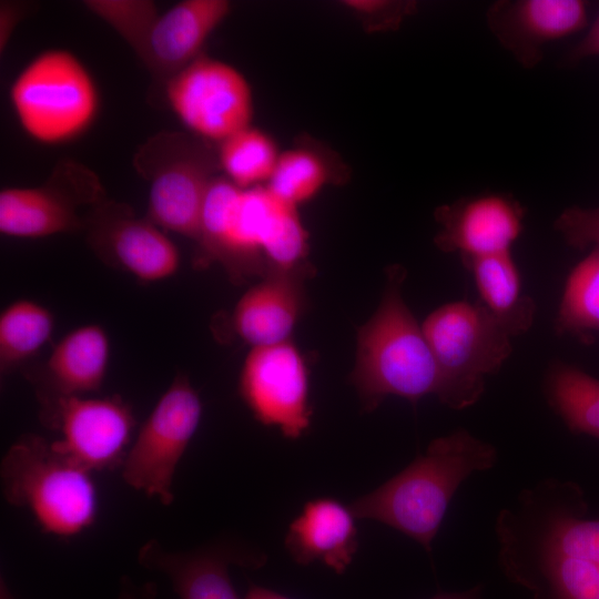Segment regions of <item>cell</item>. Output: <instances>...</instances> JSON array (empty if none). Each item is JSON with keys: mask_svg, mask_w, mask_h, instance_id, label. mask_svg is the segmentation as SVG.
Here are the masks:
<instances>
[{"mask_svg": "<svg viewBox=\"0 0 599 599\" xmlns=\"http://www.w3.org/2000/svg\"><path fill=\"white\" fill-rule=\"evenodd\" d=\"M497 460L494 445L457 428L432 440L408 466L349 507L357 519L389 526L429 552L460 485Z\"/></svg>", "mask_w": 599, "mask_h": 599, "instance_id": "1", "label": "cell"}, {"mask_svg": "<svg viewBox=\"0 0 599 599\" xmlns=\"http://www.w3.org/2000/svg\"><path fill=\"white\" fill-rule=\"evenodd\" d=\"M405 276L400 265L387 270L380 303L357 333L351 382L366 412L376 409L388 396L415 405L439 390L434 355L402 295Z\"/></svg>", "mask_w": 599, "mask_h": 599, "instance_id": "2", "label": "cell"}, {"mask_svg": "<svg viewBox=\"0 0 599 599\" xmlns=\"http://www.w3.org/2000/svg\"><path fill=\"white\" fill-rule=\"evenodd\" d=\"M0 474L4 499L27 509L44 532L73 537L94 524L99 501L93 473L42 436L26 434L16 440Z\"/></svg>", "mask_w": 599, "mask_h": 599, "instance_id": "3", "label": "cell"}, {"mask_svg": "<svg viewBox=\"0 0 599 599\" xmlns=\"http://www.w3.org/2000/svg\"><path fill=\"white\" fill-rule=\"evenodd\" d=\"M438 374L437 398L461 410L476 404L486 378L512 352L511 336L478 302L454 301L434 309L422 324Z\"/></svg>", "mask_w": 599, "mask_h": 599, "instance_id": "4", "label": "cell"}, {"mask_svg": "<svg viewBox=\"0 0 599 599\" xmlns=\"http://www.w3.org/2000/svg\"><path fill=\"white\" fill-rule=\"evenodd\" d=\"M132 165L149 184L148 217L197 242L207 193L221 172L216 148L190 132L162 130L138 148Z\"/></svg>", "mask_w": 599, "mask_h": 599, "instance_id": "5", "label": "cell"}, {"mask_svg": "<svg viewBox=\"0 0 599 599\" xmlns=\"http://www.w3.org/2000/svg\"><path fill=\"white\" fill-rule=\"evenodd\" d=\"M495 534L501 571L532 599H599V564L580 556L548 517L504 512Z\"/></svg>", "mask_w": 599, "mask_h": 599, "instance_id": "6", "label": "cell"}, {"mask_svg": "<svg viewBox=\"0 0 599 599\" xmlns=\"http://www.w3.org/2000/svg\"><path fill=\"white\" fill-rule=\"evenodd\" d=\"M10 101L23 131L49 145L82 135L93 124L100 104L91 73L65 49L34 57L12 82Z\"/></svg>", "mask_w": 599, "mask_h": 599, "instance_id": "7", "label": "cell"}, {"mask_svg": "<svg viewBox=\"0 0 599 599\" xmlns=\"http://www.w3.org/2000/svg\"><path fill=\"white\" fill-rule=\"evenodd\" d=\"M201 397L189 378L176 375L131 443L121 466L131 488L169 506L177 466L202 418Z\"/></svg>", "mask_w": 599, "mask_h": 599, "instance_id": "8", "label": "cell"}, {"mask_svg": "<svg viewBox=\"0 0 599 599\" xmlns=\"http://www.w3.org/2000/svg\"><path fill=\"white\" fill-rule=\"evenodd\" d=\"M106 199L98 174L64 158L39 186L0 192V232L10 237L41 238L83 231L87 212Z\"/></svg>", "mask_w": 599, "mask_h": 599, "instance_id": "9", "label": "cell"}, {"mask_svg": "<svg viewBox=\"0 0 599 599\" xmlns=\"http://www.w3.org/2000/svg\"><path fill=\"white\" fill-rule=\"evenodd\" d=\"M267 192L264 185L240 189L217 175L209 190L197 240L200 265L217 263L240 282L267 274L264 257Z\"/></svg>", "mask_w": 599, "mask_h": 599, "instance_id": "10", "label": "cell"}, {"mask_svg": "<svg viewBox=\"0 0 599 599\" xmlns=\"http://www.w3.org/2000/svg\"><path fill=\"white\" fill-rule=\"evenodd\" d=\"M174 114L190 133L219 144L252 125L254 99L246 77L234 65L201 54L164 85Z\"/></svg>", "mask_w": 599, "mask_h": 599, "instance_id": "11", "label": "cell"}, {"mask_svg": "<svg viewBox=\"0 0 599 599\" xmlns=\"http://www.w3.org/2000/svg\"><path fill=\"white\" fill-rule=\"evenodd\" d=\"M238 393L257 422L276 427L288 439L301 438L311 427L308 368L291 341L252 347L241 369Z\"/></svg>", "mask_w": 599, "mask_h": 599, "instance_id": "12", "label": "cell"}, {"mask_svg": "<svg viewBox=\"0 0 599 599\" xmlns=\"http://www.w3.org/2000/svg\"><path fill=\"white\" fill-rule=\"evenodd\" d=\"M41 419L60 434L53 446L92 473L122 466L135 427L120 396L62 398Z\"/></svg>", "mask_w": 599, "mask_h": 599, "instance_id": "13", "label": "cell"}, {"mask_svg": "<svg viewBox=\"0 0 599 599\" xmlns=\"http://www.w3.org/2000/svg\"><path fill=\"white\" fill-rule=\"evenodd\" d=\"M83 231L100 260L139 281H164L180 267L176 245L149 217L136 216L126 203L105 199L94 205L85 214Z\"/></svg>", "mask_w": 599, "mask_h": 599, "instance_id": "14", "label": "cell"}, {"mask_svg": "<svg viewBox=\"0 0 599 599\" xmlns=\"http://www.w3.org/2000/svg\"><path fill=\"white\" fill-rule=\"evenodd\" d=\"M526 209L512 196L488 193L461 197L434 212L435 245L461 260L511 252L524 230Z\"/></svg>", "mask_w": 599, "mask_h": 599, "instance_id": "15", "label": "cell"}, {"mask_svg": "<svg viewBox=\"0 0 599 599\" xmlns=\"http://www.w3.org/2000/svg\"><path fill=\"white\" fill-rule=\"evenodd\" d=\"M491 33L524 67H536L544 48L581 30L588 19L581 0H502L486 13Z\"/></svg>", "mask_w": 599, "mask_h": 599, "instance_id": "16", "label": "cell"}, {"mask_svg": "<svg viewBox=\"0 0 599 599\" xmlns=\"http://www.w3.org/2000/svg\"><path fill=\"white\" fill-rule=\"evenodd\" d=\"M138 562L164 575L180 599H240L230 567H258L263 557L229 542L181 551L166 549L151 539L140 547Z\"/></svg>", "mask_w": 599, "mask_h": 599, "instance_id": "17", "label": "cell"}, {"mask_svg": "<svg viewBox=\"0 0 599 599\" xmlns=\"http://www.w3.org/2000/svg\"><path fill=\"white\" fill-rule=\"evenodd\" d=\"M231 10L229 0H183L160 14L140 59L155 83L164 88L203 54L204 44Z\"/></svg>", "mask_w": 599, "mask_h": 599, "instance_id": "18", "label": "cell"}, {"mask_svg": "<svg viewBox=\"0 0 599 599\" xmlns=\"http://www.w3.org/2000/svg\"><path fill=\"white\" fill-rule=\"evenodd\" d=\"M110 354L108 333L99 324L81 325L65 334L53 346L37 383L41 415L62 398L100 390Z\"/></svg>", "mask_w": 599, "mask_h": 599, "instance_id": "19", "label": "cell"}, {"mask_svg": "<svg viewBox=\"0 0 599 599\" xmlns=\"http://www.w3.org/2000/svg\"><path fill=\"white\" fill-rule=\"evenodd\" d=\"M309 268L270 272L248 288L235 305L236 334L252 347L290 341L305 306L303 281Z\"/></svg>", "mask_w": 599, "mask_h": 599, "instance_id": "20", "label": "cell"}, {"mask_svg": "<svg viewBox=\"0 0 599 599\" xmlns=\"http://www.w3.org/2000/svg\"><path fill=\"white\" fill-rule=\"evenodd\" d=\"M356 519L351 507L337 499L308 500L288 526L285 548L298 565L317 561L342 575L358 550Z\"/></svg>", "mask_w": 599, "mask_h": 599, "instance_id": "21", "label": "cell"}, {"mask_svg": "<svg viewBox=\"0 0 599 599\" xmlns=\"http://www.w3.org/2000/svg\"><path fill=\"white\" fill-rule=\"evenodd\" d=\"M351 171L342 158L309 136L281 151L275 170L265 184L281 201L298 207L315 197L327 185L348 181Z\"/></svg>", "mask_w": 599, "mask_h": 599, "instance_id": "22", "label": "cell"}, {"mask_svg": "<svg viewBox=\"0 0 599 599\" xmlns=\"http://www.w3.org/2000/svg\"><path fill=\"white\" fill-rule=\"evenodd\" d=\"M470 272L479 302L511 336L525 334L536 316L534 300L524 293L511 252L461 260Z\"/></svg>", "mask_w": 599, "mask_h": 599, "instance_id": "23", "label": "cell"}, {"mask_svg": "<svg viewBox=\"0 0 599 599\" xmlns=\"http://www.w3.org/2000/svg\"><path fill=\"white\" fill-rule=\"evenodd\" d=\"M549 406L575 434L599 439V379L582 369L555 362L545 378Z\"/></svg>", "mask_w": 599, "mask_h": 599, "instance_id": "24", "label": "cell"}, {"mask_svg": "<svg viewBox=\"0 0 599 599\" xmlns=\"http://www.w3.org/2000/svg\"><path fill=\"white\" fill-rule=\"evenodd\" d=\"M216 151L221 172L243 190L265 185L281 154L275 140L253 125L220 142Z\"/></svg>", "mask_w": 599, "mask_h": 599, "instance_id": "25", "label": "cell"}, {"mask_svg": "<svg viewBox=\"0 0 599 599\" xmlns=\"http://www.w3.org/2000/svg\"><path fill=\"white\" fill-rule=\"evenodd\" d=\"M54 317L44 305L20 298L0 314V369L2 374L32 357L50 339Z\"/></svg>", "mask_w": 599, "mask_h": 599, "instance_id": "26", "label": "cell"}, {"mask_svg": "<svg viewBox=\"0 0 599 599\" xmlns=\"http://www.w3.org/2000/svg\"><path fill=\"white\" fill-rule=\"evenodd\" d=\"M558 334L588 341L599 332V247H595L569 273L555 321Z\"/></svg>", "mask_w": 599, "mask_h": 599, "instance_id": "27", "label": "cell"}, {"mask_svg": "<svg viewBox=\"0 0 599 599\" xmlns=\"http://www.w3.org/2000/svg\"><path fill=\"white\" fill-rule=\"evenodd\" d=\"M83 6L112 28L141 59L150 32L159 18L151 0H85Z\"/></svg>", "mask_w": 599, "mask_h": 599, "instance_id": "28", "label": "cell"}, {"mask_svg": "<svg viewBox=\"0 0 599 599\" xmlns=\"http://www.w3.org/2000/svg\"><path fill=\"white\" fill-rule=\"evenodd\" d=\"M339 3L369 34L398 30L417 10V3L409 0H343Z\"/></svg>", "mask_w": 599, "mask_h": 599, "instance_id": "29", "label": "cell"}, {"mask_svg": "<svg viewBox=\"0 0 599 599\" xmlns=\"http://www.w3.org/2000/svg\"><path fill=\"white\" fill-rule=\"evenodd\" d=\"M554 226L575 248L583 250L589 245L599 247V206L568 207L559 214Z\"/></svg>", "mask_w": 599, "mask_h": 599, "instance_id": "30", "label": "cell"}, {"mask_svg": "<svg viewBox=\"0 0 599 599\" xmlns=\"http://www.w3.org/2000/svg\"><path fill=\"white\" fill-rule=\"evenodd\" d=\"M28 4H23L17 1H1L0 2V51L7 49L12 34L23 19L24 14L28 13Z\"/></svg>", "mask_w": 599, "mask_h": 599, "instance_id": "31", "label": "cell"}, {"mask_svg": "<svg viewBox=\"0 0 599 599\" xmlns=\"http://www.w3.org/2000/svg\"><path fill=\"white\" fill-rule=\"evenodd\" d=\"M156 595L158 586L155 582L136 583L130 577L123 576L116 599H154Z\"/></svg>", "mask_w": 599, "mask_h": 599, "instance_id": "32", "label": "cell"}, {"mask_svg": "<svg viewBox=\"0 0 599 599\" xmlns=\"http://www.w3.org/2000/svg\"><path fill=\"white\" fill-rule=\"evenodd\" d=\"M599 55V13L585 38L573 48L571 60Z\"/></svg>", "mask_w": 599, "mask_h": 599, "instance_id": "33", "label": "cell"}, {"mask_svg": "<svg viewBox=\"0 0 599 599\" xmlns=\"http://www.w3.org/2000/svg\"><path fill=\"white\" fill-rule=\"evenodd\" d=\"M244 599H291V598L275 590H272L270 588L252 585L250 586Z\"/></svg>", "mask_w": 599, "mask_h": 599, "instance_id": "34", "label": "cell"}, {"mask_svg": "<svg viewBox=\"0 0 599 599\" xmlns=\"http://www.w3.org/2000/svg\"><path fill=\"white\" fill-rule=\"evenodd\" d=\"M484 587L477 585L471 589L461 592H439L432 599H480Z\"/></svg>", "mask_w": 599, "mask_h": 599, "instance_id": "35", "label": "cell"}, {"mask_svg": "<svg viewBox=\"0 0 599 599\" xmlns=\"http://www.w3.org/2000/svg\"><path fill=\"white\" fill-rule=\"evenodd\" d=\"M0 599H16L10 589L8 588L3 577H1L0 581Z\"/></svg>", "mask_w": 599, "mask_h": 599, "instance_id": "36", "label": "cell"}]
</instances>
